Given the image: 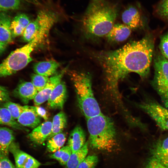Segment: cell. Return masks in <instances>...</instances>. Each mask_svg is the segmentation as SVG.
<instances>
[{"label": "cell", "mask_w": 168, "mask_h": 168, "mask_svg": "<svg viewBox=\"0 0 168 168\" xmlns=\"http://www.w3.org/2000/svg\"><path fill=\"white\" fill-rule=\"evenodd\" d=\"M153 49V40L146 36L118 49L98 54L97 58L103 69L106 86L116 97L119 96V82L128 74L136 73L142 78L148 76Z\"/></svg>", "instance_id": "obj_1"}, {"label": "cell", "mask_w": 168, "mask_h": 168, "mask_svg": "<svg viewBox=\"0 0 168 168\" xmlns=\"http://www.w3.org/2000/svg\"><path fill=\"white\" fill-rule=\"evenodd\" d=\"M118 12L115 4L104 0L93 1L81 19L84 32L88 36L93 38L106 35L114 24Z\"/></svg>", "instance_id": "obj_2"}, {"label": "cell", "mask_w": 168, "mask_h": 168, "mask_svg": "<svg viewBox=\"0 0 168 168\" xmlns=\"http://www.w3.org/2000/svg\"><path fill=\"white\" fill-rule=\"evenodd\" d=\"M86 119L90 147L94 149L111 151L116 141L113 120L102 113Z\"/></svg>", "instance_id": "obj_3"}, {"label": "cell", "mask_w": 168, "mask_h": 168, "mask_svg": "<svg viewBox=\"0 0 168 168\" xmlns=\"http://www.w3.org/2000/svg\"><path fill=\"white\" fill-rule=\"evenodd\" d=\"M72 78L79 107L86 119L102 114L94 95L91 76L86 73L75 72Z\"/></svg>", "instance_id": "obj_4"}, {"label": "cell", "mask_w": 168, "mask_h": 168, "mask_svg": "<svg viewBox=\"0 0 168 168\" xmlns=\"http://www.w3.org/2000/svg\"><path fill=\"white\" fill-rule=\"evenodd\" d=\"M39 45V40L35 38L11 52L0 64V77L11 75L26 66L32 60L31 52Z\"/></svg>", "instance_id": "obj_5"}, {"label": "cell", "mask_w": 168, "mask_h": 168, "mask_svg": "<svg viewBox=\"0 0 168 168\" xmlns=\"http://www.w3.org/2000/svg\"><path fill=\"white\" fill-rule=\"evenodd\" d=\"M58 18V15L54 12L46 9L41 10L35 19L30 22L25 29L22 34L23 39L29 42L39 35L47 37Z\"/></svg>", "instance_id": "obj_6"}, {"label": "cell", "mask_w": 168, "mask_h": 168, "mask_svg": "<svg viewBox=\"0 0 168 168\" xmlns=\"http://www.w3.org/2000/svg\"><path fill=\"white\" fill-rule=\"evenodd\" d=\"M155 73L152 85L161 96L168 91V60L162 54L154 60Z\"/></svg>", "instance_id": "obj_7"}, {"label": "cell", "mask_w": 168, "mask_h": 168, "mask_svg": "<svg viewBox=\"0 0 168 168\" xmlns=\"http://www.w3.org/2000/svg\"><path fill=\"white\" fill-rule=\"evenodd\" d=\"M138 106L154 120L160 128L168 131V109L152 101L141 103Z\"/></svg>", "instance_id": "obj_8"}, {"label": "cell", "mask_w": 168, "mask_h": 168, "mask_svg": "<svg viewBox=\"0 0 168 168\" xmlns=\"http://www.w3.org/2000/svg\"><path fill=\"white\" fill-rule=\"evenodd\" d=\"M9 152L14 157L16 168H38L41 165L35 158L21 150L14 141L10 145Z\"/></svg>", "instance_id": "obj_9"}, {"label": "cell", "mask_w": 168, "mask_h": 168, "mask_svg": "<svg viewBox=\"0 0 168 168\" xmlns=\"http://www.w3.org/2000/svg\"><path fill=\"white\" fill-rule=\"evenodd\" d=\"M66 69V68H65L49 78L45 87L38 92L34 99V103L35 106H39L48 100L54 89L61 81Z\"/></svg>", "instance_id": "obj_10"}, {"label": "cell", "mask_w": 168, "mask_h": 168, "mask_svg": "<svg viewBox=\"0 0 168 168\" xmlns=\"http://www.w3.org/2000/svg\"><path fill=\"white\" fill-rule=\"evenodd\" d=\"M67 96L65 83L61 81L54 88L48 100L49 107L53 109H62Z\"/></svg>", "instance_id": "obj_11"}, {"label": "cell", "mask_w": 168, "mask_h": 168, "mask_svg": "<svg viewBox=\"0 0 168 168\" xmlns=\"http://www.w3.org/2000/svg\"><path fill=\"white\" fill-rule=\"evenodd\" d=\"M139 9L136 6L130 5L122 13L121 18L123 22L131 29L137 28L142 24V15Z\"/></svg>", "instance_id": "obj_12"}, {"label": "cell", "mask_w": 168, "mask_h": 168, "mask_svg": "<svg viewBox=\"0 0 168 168\" xmlns=\"http://www.w3.org/2000/svg\"><path fill=\"white\" fill-rule=\"evenodd\" d=\"M151 157L168 167V137L157 141L151 149Z\"/></svg>", "instance_id": "obj_13"}, {"label": "cell", "mask_w": 168, "mask_h": 168, "mask_svg": "<svg viewBox=\"0 0 168 168\" xmlns=\"http://www.w3.org/2000/svg\"><path fill=\"white\" fill-rule=\"evenodd\" d=\"M38 92L31 82H23L14 90L13 94L23 103L27 104L30 100L35 98Z\"/></svg>", "instance_id": "obj_14"}, {"label": "cell", "mask_w": 168, "mask_h": 168, "mask_svg": "<svg viewBox=\"0 0 168 168\" xmlns=\"http://www.w3.org/2000/svg\"><path fill=\"white\" fill-rule=\"evenodd\" d=\"M52 122L46 121L40 124L28 134V138L33 143L41 145L47 140L52 128Z\"/></svg>", "instance_id": "obj_15"}, {"label": "cell", "mask_w": 168, "mask_h": 168, "mask_svg": "<svg viewBox=\"0 0 168 168\" xmlns=\"http://www.w3.org/2000/svg\"><path fill=\"white\" fill-rule=\"evenodd\" d=\"M24 106V109L17 121L23 126L34 128L40 124V117L30 106Z\"/></svg>", "instance_id": "obj_16"}, {"label": "cell", "mask_w": 168, "mask_h": 168, "mask_svg": "<svg viewBox=\"0 0 168 168\" xmlns=\"http://www.w3.org/2000/svg\"><path fill=\"white\" fill-rule=\"evenodd\" d=\"M131 29L124 24H114L106 35L108 41L113 42H119L126 40L131 33Z\"/></svg>", "instance_id": "obj_17"}, {"label": "cell", "mask_w": 168, "mask_h": 168, "mask_svg": "<svg viewBox=\"0 0 168 168\" xmlns=\"http://www.w3.org/2000/svg\"><path fill=\"white\" fill-rule=\"evenodd\" d=\"M86 142V135L84 131L80 126H76L71 131L68 141V145L72 153L79 150Z\"/></svg>", "instance_id": "obj_18"}, {"label": "cell", "mask_w": 168, "mask_h": 168, "mask_svg": "<svg viewBox=\"0 0 168 168\" xmlns=\"http://www.w3.org/2000/svg\"><path fill=\"white\" fill-rule=\"evenodd\" d=\"M12 20L6 12H0V41L7 45L13 42L10 29Z\"/></svg>", "instance_id": "obj_19"}, {"label": "cell", "mask_w": 168, "mask_h": 168, "mask_svg": "<svg viewBox=\"0 0 168 168\" xmlns=\"http://www.w3.org/2000/svg\"><path fill=\"white\" fill-rule=\"evenodd\" d=\"M60 66L58 62L53 60L39 62L34 66V70L37 74L49 77L56 73Z\"/></svg>", "instance_id": "obj_20"}, {"label": "cell", "mask_w": 168, "mask_h": 168, "mask_svg": "<svg viewBox=\"0 0 168 168\" xmlns=\"http://www.w3.org/2000/svg\"><path fill=\"white\" fill-rule=\"evenodd\" d=\"M30 22L29 17L25 14L17 15L12 20L10 29L12 38L22 34Z\"/></svg>", "instance_id": "obj_21"}, {"label": "cell", "mask_w": 168, "mask_h": 168, "mask_svg": "<svg viewBox=\"0 0 168 168\" xmlns=\"http://www.w3.org/2000/svg\"><path fill=\"white\" fill-rule=\"evenodd\" d=\"M14 140V133L12 130L0 126V150L6 155H8L9 147Z\"/></svg>", "instance_id": "obj_22"}, {"label": "cell", "mask_w": 168, "mask_h": 168, "mask_svg": "<svg viewBox=\"0 0 168 168\" xmlns=\"http://www.w3.org/2000/svg\"><path fill=\"white\" fill-rule=\"evenodd\" d=\"M88 142L83 147L75 152L72 153L66 165V168H77L86 157L88 152Z\"/></svg>", "instance_id": "obj_23"}, {"label": "cell", "mask_w": 168, "mask_h": 168, "mask_svg": "<svg viewBox=\"0 0 168 168\" xmlns=\"http://www.w3.org/2000/svg\"><path fill=\"white\" fill-rule=\"evenodd\" d=\"M67 124V116L63 112L61 111L55 115L53 118L51 132L47 140L56 134L62 133Z\"/></svg>", "instance_id": "obj_24"}, {"label": "cell", "mask_w": 168, "mask_h": 168, "mask_svg": "<svg viewBox=\"0 0 168 168\" xmlns=\"http://www.w3.org/2000/svg\"><path fill=\"white\" fill-rule=\"evenodd\" d=\"M0 124L8 126L13 128L27 131L28 129L16 121L8 110L4 107H0Z\"/></svg>", "instance_id": "obj_25"}, {"label": "cell", "mask_w": 168, "mask_h": 168, "mask_svg": "<svg viewBox=\"0 0 168 168\" xmlns=\"http://www.w3.org/2000/svg\"><path fill=\"white\" fill-rule=\"evenodd\" d=\"M66 139L65 135L61 133L57 134L47 139V148L48 151L54 152L64 145Z\"/></svg>", "instance_id": "obj_26"}, {"label": "cell", "mask_w": 168, "mask_h": 168, "mask_svg": "<svg viewBox=\"0 0 168 168\" xmlns=\"http://www.w3.org/2000/svg\"><path fill=\"white\" fill-rule=\"evenodd\" d=\"M72 153L68 145L62 147L51 154L50 157L58 161L62 165H66Z\"/></svg>", "instance_id": "obj_27"}, {"label": "cell", "mask_w": 168, "mask_h": 168, "mask_svg": "<svg viewBox=\"0 0 168 168\" xmlns=\"http://www.w3.org/2000/svg\"><path fill=\"white\" fill-rule=\"evenodd\" d=\"M3 107L7 108L9 111L13 118L17 119L25 108V106L12 102L10 101L3 102Z\"/></svg>", "instance_id": "obj_28"}, {"label": "cell", "mask_w": 168, "mask_h": 168, "mask_svg": "<svg viewBox=\"0 0 168 168\" xmlns=\"http://www.w3.org/2000/svg\"><path fill=\"white\" fill-rule=\"evenodd\" d=\"M49 79L48 77L37 74H33L31 76V82L38 92L44 89Z\"/></svg>", "instance_id": "obj_29"}, {"label": "cell", "mask_w": 168, "mask_h": 168, "mask_svg": "<svg viewBox=\"0 0 168 168\" xmlns=\"http://www.w3.org/2000/svg\"><path fill=\"white\" fill-rule=\"evenodd\" d=\"M20 6V0H0V12L18 9Z\"/></svg>", "instance_id": "obj_30"}, {"label": "cell", "mask_w": 168, "mask_h": 168, "mask_svg": "<svg viewBox=\"0 0 168 168\" xmlns=\"http://www.w3.org/2000/svg\"><path fill=\"white\" fill-rule=\"evenodd\" d=\"M156 12L159 16L168 21V0H161L156 5Z\"/></svg>", "instance_id": "obj_31"}, {"label": "cell", "mask_w": 168, "mask_h": 168, "mask_svg": "<svg viewBox=\"0 0 168 168\" xmlns=\"http://www.w3.org/2000/svg\"><path fill=\"white\" fill-rule=\"evenodd\" d=\"M98 161L97 156L94 155L88 156L86 157L77 168H95Z\"/></svg>", "instance_id": "obj_32"}, {"label": "cell", "mask_w": 168, "mask_h": 168, "mask_svg": "<svg viewBox=\"0 0 168 168\" xmlns=\"http://www.w3.org/2000/svg\"><path fill=\"white\" fill-rule=\"evenodd\" d=\"M159 48L161 54L168 60V32L161 37Z\"/></svg>", "instance_id": "obj_33"}, {"label": "cell", "mask_w": 168, "mask_h": 168, "mask_svg": "<svg viewBox=\"0 0 168 168\" xmlns=\"http://www.w3.org/2000/svg\"><path fill=\"white\" fill-rule=\"evenodd\" d=\"M0 168H16L7 156L0 150Z\"/></svg>", "instance_id": "obj_34"}, {"label": "cell", "mask_w": 168, "mask_h": 168, "mask_svg": "<svg viewBox=\"0 0 168 168\" xmlns=\"http://www.w3.org/2000/svg\"><path fill=\"white\" fill-rule=\"evenodd\" d=\"M10 93L6 87L0 85V102L10 101Z\"/></svg>", "instance_id": "obj_35"}, {"label": "cell", "mask_w": 168, "mask_h": 168, "mask_svg": "<svg viewBox=\"0 0 168 168\" xmlns=\"http://www.w3.org/2000/svg\"><path fill=\"white\" fill-rule=\"evenodd\" d=\"M144 168H168V167L151 157Z\"/></svg>", "instance_id": "obj_36"}, {"label": "cell", "mask_w": 168, "mask_h": 168, "mask_svg": "<svg viewBox=\"0 0 168 168\" xmlns=\"http://www.w3.org/2000/svg\"><path fill=\"white\" fill-rule=\"evenodd\" d=\"M35 112L40 117L45 120H47L48 115L46 110L43 108L38 106H30Z\"/></svg>", "instance_id": "obj_37"}, {"label": "cell", "mask_w": 168, "mask_h": 168, "mask_svg": "<svg viewBox=\"0 0 168 168\" xmlns=\"http://www.w3.org/2000/svg\"><path fill=\"white\" fill-rule=\"evenodd\" d=\"M160 96L164 107L168 109V91Z\"/></svg>", "instance_id": "obj_38"}, {"label": "cell", "mask_w": 168, "mask_h": 168, "mask_svg": "<svg viewBox=\"0 0 168 168\" xmlns=\"http://www.w3.org/2000/svg\"><path fill=\"white\" fill-rule=\"evenodd\" d=\"M28 2L36 6H41L43 2V0H25Z\"/></svg>", "instance_id": "obj_39"}, {"label": "cell", "mask_w": 168, "mask_h": 168, "mask_svg": "<svg viewBox=\"0 0 168 168\" xmlns=\"http://www.w3.org/2000/svg\"><path fill=\"white\" fill-rule=\"evenodd\" d=\"M7 45L0 41V55L5 50Z\"/></svg>", "instance_id": "obj_40"}, {"label": "cell", "mask_w": 168, "mask_h": 168, "mask_svg": "<svg viewBox=\"0 0 168 168\" xmlns=\"http://www.w3.org/2000/svg\"><path fill=\"white\" fill-rule=\"evenodd\" d=\"M100 0H93V1H100Z\"/></svg>", "instance_id": "obj_41"}]
</instances>
